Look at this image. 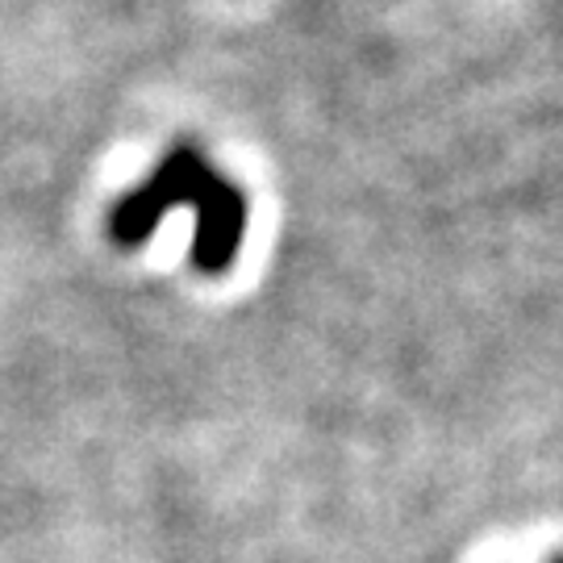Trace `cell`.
Returning a JSON list of instances; mask_svg holds the SVG:
<instances>
[{"mask_svg":"<svg viewBox=\"0 0 563 563\" xmlns=\"http://www.w3.org/2000/svg\"><path fill=\"white\" fill-rule=\"evenodd\" d=\"M551 563H563V560H551Z\"/></svg>","mask_w":563,"mask_h":563,"instance_id":"6da1fadb","label":"cell"}]
</instances>
